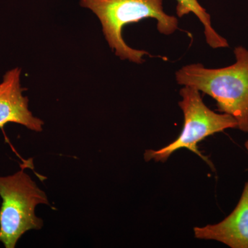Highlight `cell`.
<instances>
[{"label":"cell","instance_id":"6da1fadb","mask_svg":"<svg viewBox=\"0 0 248 248\" xmlns=\"http://www.w3.org/2000/svg\"><path fill=\"white\" fill-rule=\"evenodd\" d=\"M234 53L236 62L231 66L206 68L201 63L187 65L176 73V81L213 97L218 110L234 117L237 128L248 133V50L237 46Z\"/></svg>","mask_w":248,"mask_h":248},{"label":"cell","instance_id":"7a4b0ae2","mask_svg":"<svg viewBox=\"0 0 248 248\" xmlns=\"http://www.w3.org/2000/svg\"><path fill=\"white\" fill-rule=\"evenodd\" d=\"M80 4L99 18L106 40L115 55L137 63L143 62V57L148 53L130 48L124 42L122 30L125 25L153 18L163 35H171L178 29L177 18L164 12L163 0H80Z\"/></svg>","mask_w":248,"mask_h":248},{"label":"cell","instance_id":"3957f363","mask_svg":"<svg viewBox=\"0 0 248 248\" xmlns=\"http://www.w3.org/2000/svg\"><path fill=\"white\" fill-rule=\"evenodd\" d=\"M0 242L6 248H15L27 232L42 229L44 221L36 216L35 208L50 203L45 191L23 170L0 177Z\"/></svg>","mask_w":248,"mask_h":248},{"label":"cell","instance_id":"277c9868","mask_svg":"<svg viewBox=\"0 0 248 248\" xmlns=\"http://www.w3.org/2000/svg\"><path fill=\"white\" fill-rule=\"evenodd\" d=\"M182 99L179 106L184 116V127L179 136L174 141L157 150L145 152L146 161L154 160L164 163L178 150L186 148L198 155L214 169L211 161L204 156L198 148V143L214 134L226 129L236 128L237 122L231 115L218 114L210 110L203 102L200 91L192 86H184L180 91Z\"/></svg>","mask_w":248,"mask_h":248},{"label":"cell","instance_id":"5b68a950","mask_svg":"<svg viewBox=\"0 0 248 248\" xmlns=\"http://www.w3.org/2000/svg\"><path fill=\"white\" fill-rule=\"evenodd\" d=\"M21 71L19 68L10 70L0 83V128L15 123L32 131H42L45 123L32 115L29 108V99L23 94Z\"/></svg>","mask_w":248,"mask_h":248},{"label":"cell","instance_id":"8992f818","mask_svg":"<svg viewBox=\"0 0 248 248\" xmlns=\"http://www.w3.org/2000/svg\"><path fill=\"white\" fill-rule=\"evenodd\" d=\"M248 154V141L245 143ZM197 239L214 240L231 248H248V180L236 208L217 224L194 228Z\"/></svg>","mask_w":248,"mask_h":248},{"label":"cell","instance_id":"52a82bcc","mask_svg":"<svg viewBox=\"0 0 248 248\" xmlns=\"http://www.w3.org/2000/svg\"><path fill=\"white\" fill-rule=\"evenodd\" d=\"M176 11L178 17H182L186 15L195 14L200 19L204 27V35L207 43L213 48H227L229 46L228 41L212 27L211 17L206 10L204 9L198 0H176Z\"/></svg>","mask_w":248,"mask_h":248}]
</instances>
